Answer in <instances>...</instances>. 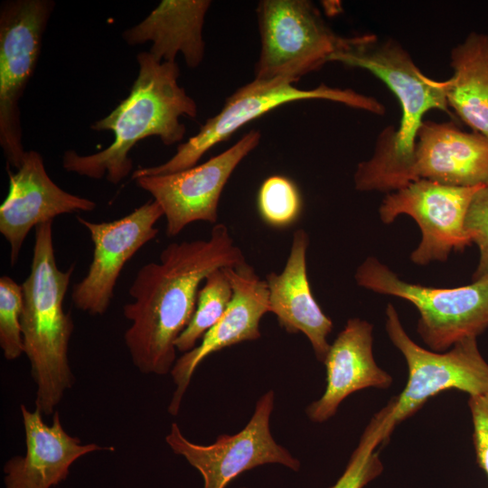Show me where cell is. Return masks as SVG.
Masks as SVG:
<instances>
[{
    "label": "cell",
    "instance_id": "6da1fadb",
    "mask_svg": "<svg viewBox=\"0 0 488 488\" xmlns=\"http://www.w3.org/2000/svg\"><path fill=\"white\" fill-rule=\"evenodd\" d=\"M229 228L216 223L208 239L173 242L158 262L136 273L123 307L131 324L125 344L136 368L145 374L166 375L176 361L175 342L194 313L198 292L206 277L218 268L246 263Z\"/></svg>",
    "mask_w": 488,
    "mask_h": 488
},
{
    "label": "cell",
    "instance_id": "7a4b0ae2",
    "mask_svg": "<svg viewBox=\"0 0 488 488\" xmlns=\"http://www.w3.org/2000/svg\"><path fill=\"white\" fill-rule=\"evenodd\" d=\"M330 61L369 70L397 97L401 119L397 130L387 127L372 156L358 164L354 185L361 192H394L416 181L413 174L417 136L424 115L440 109L452 116L439 82L424 75L408 52L393 39L375 34L345 37Z\"/></svg>",
    "mask_w": 488,
    "mask_h": 488
},
{
    "label": "cell",
    "instance_id": "3957f363",
    "mask_svg": "<svg viewBox=\"0 0 488 488\" xmlns=\"http://www.w3.org/2000/svg\"><path fill=\"white\" fill-rule=\"evenodd\" d=\"M136 61L138 73L128 96L90 126L112 132L113 142L91 155L68 149L61 158L65 171L95 180L106 177L117 184L131 173L129 152L139 141L155 136L171 145L183 139L186 127L180 117H195L197 104L178 83V64L158 61L149 52H139Z\"/></svg>",
    "mask_w": 488,
    "mask_h": 488
},
{
    "label": "cell",
    "instance_id": "277c9868",
    "mask_svg": "<svg viewBox=\"0 0 488 488\" xmlns=\"http://www.w3.org/2000/svg\"><path fill=\"white\" fill-rule=\"evenodd\" d=\"M52 223L47 221L35 228L31 269L22 284L23 353L36 385L35 408L42 415L53 414L74 383L69 361L74 325L63 307L74 265L66 270L59 268Z\"/></svg>",
    "mask_w": 488,
    "mask_h": 488
},
{
    "label": "cell",
    "instance_id": "5b68a950",
    "mask_svg": "<svg viewBox=\"0 0 488 488\" xmlns=\"http://www.w3.org/2000/svg\"><path fill=\"white\" fill-rule=\"evenodd\" d=\"M354 277L361 287L411 303L419 314L418 333L433 352H445L488 328V277L453 288L425 286L403 281L373 257L358 267Z\"/></svg>",
    "mask_w": 488,
    "mask_h": 488
},
{
    "label": "cell",
    "instance_id": "8992f818",
    "mask_svg": "<svg viewBox=\"0 0 488 488\" xmlns=\"http://www.w3.org/2000/svg\"><path fill=\"white\" fill-rule=\"evenodd\" d=\"M305 99L331 100L379 115L385 112L383 105L376 99L350 89L321 84L312 89H301L286 80L254 79L231 94L221 111L206 120L196 135L180 144L168 161L155 166L138 168L133 172L132 178L168 174L193 167L207 151L225 141L247 123L284 104Z\"/></svg>",
    "mask_w": 488,
    "mask_h": 488
},
{
    "label": "cell",
    "instance_id": "52a82bcc",
    "mask_svg": "<svg viewBox=\"0 0 488 488\" xmlns=\"http://www.w3.org/2000/svg\"><path fill=\"white\" fill-rule=\"evenodd\" d=\"M257 15L261 51L255 80L295 83L330 61L345 40L307 0H262Z\"/></svg>",
    "mask_w": 488,
    "mask_h": 488
},
{
    "label": "cell",
    "instance_id": "ba28073f",
    "mask_svg": "<svg viewBox=\"0 0 488 488\" xmlns=\"http://www.w3.org/2000/svg\"><path fill=\"white\" fill-rule=\"evenodd\" d=\"M54 6L52 0H8L0 6V145L14 169L26 153L19 102L34 73Z\"/></svg>",
    "mask_w": 488,
    "mask_h": 488
},
{
    "label": "cell",
    "instance_id": "9c48e42d",
    "mask_svg": "<svg viewBox=\"0 0 488 488\" xmlns=\"http://www.w3.org/2000/svg\"><path fill=\"white\" fill-rule=\"evenodd\" d=\"M386 332L404 356L408 370L405 388L391 399L394 427L444 390L457 389L469 397L488 396V363L479 351L476 337L463 339L446 352L424 349L408 335L391 304L386 308Z\"/></svg>",
    "mask_w": 488,
    "mask_h": 488
},
{
    "label": "cell",
    "instance_id": "30bf717a",
    "mask_svg": "<svg viewBox=\"0 0 488 488\" xmlns=\"http://www.w3.org/2000/svg\"><path fill=\"white\" fill-rule=\"evenodd\" d=\"M272 389L262 395L248 424L234 435H220L213 444L203 446L188 440L174 422L165 442L197 469L203 488H225L243 472L266 464H279L298 471L300 461L273 438L269 419L274 408Z\"/></svg>",
    "mask_w": 488,
    "mask_h": 488
},
{
    "label": "cell",
    "instance_id": "8fae6325",
    "mask_svg": "<svg viewBox=\"0 0 488 488\" xmlns=\"http://www.w3.org/2000/svg\"><path fill=\"white\" fill-rule=\"evenodd\" d=\"M481 187L449 186L419 179L389 192L380 206V218L389 224L406 214L418 224L422 238L410 255L413 263L424 266L446 261L452 251L472 244L464 223L469 203Z\"/></svg>",
    "mask_w": 488,
    "mask_h": 488
},
{
    "label": "cell",
    "instance_id": "7c38bea8",
    "mask_svg": "<svg viewBox=\"0 0 488 488\" xmlns=\"http://www.w3.org/2000/svg\"><path fill=\"white\" fill-rule=\"evenodd\" d=\"M259 139L260 133L251 130L203 164L173 174L134 179L161 206L168 237L176 236L195 221L216 223L220 198L227 182Z\"/></svg>",
    "mask_w": 488,
    "mask_h": 488
},
{
    "label": "cell",
    "instance_id": "4fadbf2b",
    "mask_svg": "<svg viewBox=\"0 0 488 488\" xmlns=\"http://www.w3.org/2000/svg\"><path fill=\"white\" fill-rule=\"evenodd\" d=\"M162 216L161 206L152 200L115 221L95 222L77 217L94 247L86 276L72 288L71 300L77 309L92 315L107 312L124 266L157 236L155 223Z\"/></svg>",
    "mask_w": 488,
    "mask_h": 488
},
{
    "label": "cell",
    "instance_id": "5bb4252c",
    "mask_svg": "<svg viewBox=\"0 0 488 488\" xmlns=\"http://www.w3.org/2000/svg\"><path fill=\"white\" fill-rule=\"evenodd\" d=\"M233 290L231 302L221 318L202 338L192 350L180 356L171 375L175 385L168 412L179 413L183 398L200 363L209 355L246 341L260 338L259 324L269 313L268 288L247 262L223 268Z\"/></svg>",
    "mask_w": 488,
    "mask_h": 488
},
{
    "label": "cell",
    "instance_id": "9a60e30c",
    "mask_svg": "<svg viewBox=\"0 0 488 488\" xmlns=\"http://www.w3.org/2000/svg\"><path fill=\"white\" fill-rule=\"evenodd\" d=\"M9 190L0 206V232L9 244L14 266L33 228L75 211H93L92 200L68 192L49 176L41 154L26 151L15 173L8 170Z\"/></svg>",
    "mask_w": 488,
    "mask_h": 488
},
{
    "label": "cell",
    "instance_id": "2e32d148",
    "mask_svg": "<svg viewBox=\"0 0 488 488\" xmlns=\"http://www.w3.org/2000/svg\"><path fill=\"white\" fill-rule=\"evenodd\" d=\"M20 411L24 429L26 452L9 459L5 466V488H51L65 480L70 465L80 457L96 451H113V446L82 444L62 427L60 414L53 413L51 425L37 408L23 404Z\"/></svg>",
    "mask_w": 488,
    "mask_h": 488
},
{
    "label": "cell",
    "instance_id": "e0dca14e",
    "mask_svg": "<svg viewBox=\"0 0 488 488\" xmlns=\"http://www.w3.org/2000/svg\"><path fill=\"white\" fill-rule=\"evenodd\" d=\"M413 174L456 187L488 184V138L455 124L424 121L418 129Z\"/></svg>",
    "mask_w": 488,
    "mask_h": 488
},
{
    "label": "cell",
    "instance_id": "ac0fdd59",
    "mask_svg": "<svg viewBox=\"0 0 488 488\" xmlns=\"http://www.w3.org/2000/svg\"><path fill=\"white\" fill-rule=\"evenodd\" d=\"M326 387L322 397L305 409L308 418L323 423L331 418L352 393L366 389H386L391 376L380 368L372 353V324L351 318L330 345L324 361Z\"/></svg>",
    "mask_w": 488,
    "mask_h": 488
},
{
    "label": "cell",
    "instance_id": "d6986e66",
    "mask_svg": "<svg viewBox=\"0 0 488 488\" xmlns=\"http://www.w3.org/2000/svg\"><path fill=\"white\" fill-rule=\"evenodd\" d=\"M309 236L303 229L293 234L290 252L280 273L267 275L269 312L289 333H304L315 357L324 361L330 345L327 336L333 330L332 320L314 299L306 271Z\"/></svg>",
    "mask_w": 488,
    "mask_h": 488
},
{
    "label": "cell",
    "instance_id": "ffe728a7",
    "mask_svg": "<svg viewBox=\"0 0 488 488\" xmlns=\"http://www.w3.org/2000/svg\"><path fill=\"white\" fill-rule=\"evenodd\" d=\"M209 0H162L139 23L122 33L129 45L151 42L158 61L175 62L180 52L187 66L198 67L204 56L202 28Z\"/></svg>",
    "mask_w": 488,
    "mask_h": 488
},
{
    "label": "cell",
    "instance_id": "44dd1931",
    "mask_svg": "<svg viewBox=\"0 0 488 488\" xmlns=\"http://www.w3.org/2000/svg\"><path fill=\"white\" fill-rule=\"evenodd\" d=\"M450 79L438 81L449 108L488 138V34L470 33L451 51Z\"/></svg>",
    "mask_w": 488,
    "mask_h": 488
},
{
    "label": "cell",
    "instance_id": "7402d4cb",
    "mask_svg": "<svg viewBox=\"0 0 488 488\" xmlns=\"http://www.w3.org/2000/svg\"><path fill=\"white\" fill-rule=\"evenodd\" d=\"M233 296L231 284L223 268L211 272L197 296L192 317L175 342L176 350L187 352L221 318Z\"/></svg>",
    "mask_w": 488,
    "mask_h": 488
},
{
    "label": "cell",
    "instance_id": "603a6c76",
    "mask_svg": "<svg viewBox=\"0 0 488 488\" xmlns=\"http://www.w3.org/2000/svg\"><path fill=\"white\" fill-rule=\"evenodd\" d=\"M389 419V411L386 407L375 415L362 434L343 474L329 488H363L381 472L382 465L375 448L390 434Z\"/></svg>",
    "mask_w": 488,
    "mask_h": 488
},
{
    "label": "cell",
    "instance_id": "cb8c5ba5",
    "mask_svg": "<svg viewBox=\"0 0 488 488\" xmlns=\"http://www.w3.org/2000/svg\"><path fill=\"white\" fill-rule=\"evenodd\" d=\"M257 207L266 224L284 229L298 220L303 201L298 187L290 178L271 175L264 180L258 189Z\"/></svg>",
    "mask_w": 488,
    "mask_h": 488
},
{
    "label": "cell",
    "instance_id": "d4e9b609",
    "mask_svg": "<svg viewBox=\"0 0 488 488\" xmlns=\"http://www.w3.org/2000/svg\"><path fill=\"white\" fill-rule=\"evenodd\" d=\"M23 292L12 277H0V348L7 361L23 353L22 314Z\"/></svg>",
    "mask_w": 488,
    "mask_h": 488
},
{
    "label": "cell",
    "instance_id": "484cf974",
    "mask_svg": "<svg viewBox=\"0 0 488 488\" xmlns=\"http://www.w3.org/2000/svg\"><path fill=\"white\" fill-rule=\"evenodd\" d=\"M465 230L472 243L480 251V258L473 281L488 277V184L474 194L464 223Z\"/></svg>",
    "mask_w": 488,
    "mask_h": 488
},
{
    "label": "cell",
    "instance_id": "4316f807",
    "mask_svg": "<svg viewBox=\"0 0 488 488\" xmlns=\"http://www.w3.org/2000/svg\"><path fill=\"white\" fill-rule=\"evenodd\" d=\"M474 427V445L480 467L488 475V396L469 397Z\"/></svg>",
    "mask_w": 488,
    "mask_h": 488
}]
</instances>
